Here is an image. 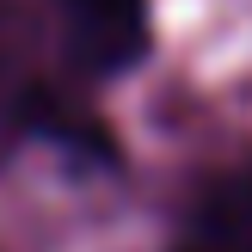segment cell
<instances>
[{
    "mask_svg": "<svg viewBox=\"0 0 252 252\" xmlns=\"http://www.w3.org/2000/svg\"><path fill=\"white\" fill-rule=\"evenodd\" d=\"M148 0H62L74 62L93 74H117L148 49Z\"/></svg>",
    "mask_w": 252,
    "mask_h": 252,
    "instance_id": "obj_1",
    "label": "cell"
},
{
    "mask_svg": "<svg viewBox=\"0 0 252 252\" xmlns=\"http://www.w3.org/2000/svg\"><path fill=\"white\" fill-rule=\"evenodd\" d=\"M185 252H252V228L246 234H197Z\"/></svg>",
    "mask_w": 252,
    "mask_h": 252,
    "instance_id": "obj_2",
    "label": "cell"
}]
</instances>
